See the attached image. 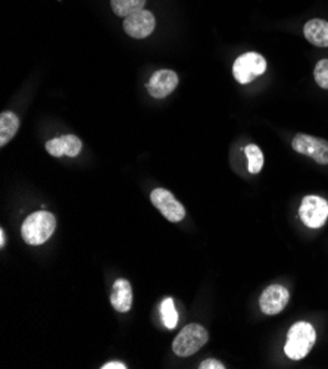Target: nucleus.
<instances>
[{"label": "nucleus", "instance_id": "f257e3e1", "mask_svg": "<svg viewBox=\"0 0 328 369\" xmlns=\"http://www.w3.org/2000/svg\"><path fill=\"white\" fill-rule=\"evenodd\" d=\"M56 230V218L53 213L40 211L31 213L21 227L23 239L27 244L40 246L44 244Z\"/></svg>", "mask_w": 328, "mask_h": 369}, {"label": "nucleus", "instance_id": "f03ea898", "mask_svg": "<svg viewBox=\"0 0 328 369\" xmlns=\"http://www.w3.org/2000/svg\"><path fill=\"white\" fill-rule=\"evenodd\" d=\"M317 342V331L309 323H296L291 325L287 332V343L284 351L289 359L301 361L308 356V354Z\"/></svg>", "mask_w": 328, "mask_h": 369}, {"label": "nucleus", "instance_id": "7ed1b4c3", "mask_svg": "<svg viewBox=\"0 0 328 369\" xmlns=\"http://www.w3.org/2000/svg\"><path fill=\"white\" fill-rule=\"evenodd\" d=\"M209 334L208 331L199 324H189L186 325L172 342L174 354L179 358L191 356L208 343Z\"/></svg>", "mask_w": 328, "mask_h": 369}, {"label": "nucleus", "instance_id": "20e7f679", "mask_svg": "<svg viewBox=\"0 0 328 369\" xmlns=\"http://www.w3.org/2000/svg\"><path fill=\"white\" fill-rule=\"evenodd\" d=\"M265 71L267 61L256 52H248L239 56L233 65V75L240 84H249Z\"/></svg>", "mask_w": 328, "mask_h": 369}, {"label": "nucleus", "instance_id": "39448f33", "mask_svg": "<svg viewBox=\"0 0 328 369\" xmlns=\"http://www.w3.org/2000/svg\"><path fill=\"white\" fill-rule=\"evenodd\" d=\"M299 216L302 223L309 228H321L328 220V204L327 200L320 196H306L303 197Z\"/></svg>", "mask_w": 328, "mask_h": 369}, {"label": "nucleus", "instance_id": "423d86ee", "mask_svg": "<svg viewBox=\"0 0 328 369\" xmlns=\"http://www.w3.org/2000/svg\"><path fill=\"white\" fill-rule=\"evenodd\" d=\"M293 149L298 154L313 158L320 165H328V142L308 136V134H298L291 142Z\"/></svg>", "mask_w": 328, "mask_h": 369}, {"label": "nucleus", "instance_id": "0eeeda50", "mask_svg": "<svg viewBox=\"0 0 328 369\" xmlns=\"http://www.w3.org/2000/svg\"><path fill=\"white\" fill-rule=\"evenodd\" d=\"M153 206L171 223H179L184 220L186 209L174 197V194L165 189H156L151 193Z\"/></svg>", "mask_w": 328, "mask_h": 369}, {"label": "nucleus", "instance_id": "6e6552de", "mask_svg": "<svg viewBox=\"0 0 328 369\" xmlns=\"http://www.w3.org/2000/svg\"><path fill=\"white\" fill-rule=\"evenodd\" d=\"M290 300V293L284 286L280 284H272L268 286L260 294L259 306L265 315H278L284 311Z\"/></svg>", "mask_w": 328, "mask_h": 369}, {"label": "nucleus", "instance_id": "1a4fd4ad", "mask_svg": "<svg viewBox=\"0 0 328 369\" xmlns=\"http://www.w3.org/2000/svg\"><path fill=\"white\" fill-rule=\"evenodd\" d=\"M156 21L151 11H139L124 20V31L133 39L149 37L155 30Z\"/></svg>", "mask_w": 328, "mask_h": 369}, {"label": "nucleus", "instance_id": "9d476101", "mask_svg": "<svg viewBox=\"0 0 328 369\" xmlns=\"http://www.w3.org/2000/svg\"><path fill=\"white\" fill-rule=\"evenodd\" d=\"M178 84V75L171 70H159L156 71L151 80L147 81L146 89L149 94L155 99H163L170 96Z\"/></svg>", "mask_w": 328, "mask_h": 369}, {"label": "nucleus", "instance_id": "9b49d317", "mask_svg": "<svg viewBox=\"0 0 328 369\" xmlns=\"http://www.w3.org/2000/svg\"><path fill=\"white\" fill-rule=\"evenodd\" d=\"M81 149H83V142H81L77 136H72V134L52 139L46 143V150L55 158H61V156L75 158L80 155Z\"/></svg>", "mask_w": 328, "mask_h": 369}, {"label": "nucleus", "instance_id": "f8f14e48", "mask_svg": "<svg viewBox=\"0 0 328 369\" xmlns=\"http://www.w3.org/2000/svg\"><path fill=\"white\" fill-rule=\"evenodd\" d=\"M111 305L115 311L121 313H125L131 309V305H133V289H131V284L127 280L120 278L113 282Z\"/></svg>", "mask_w": 328, "mask_h": 369}, {"label": "nucleus", "instance_id": "ddd939ff", "mask_svg": "<svg viewBox=\"0 0 328 369\" xmlns=\"http://www.w3.org/2000/svg\"><path fill=\"white\" fill-rule=\"evenodd\" d=\"M303 35L309 43L318 47H328V23L310 20L303 27Z\"/></svg>", "mask_w": 328, "mask_h": 369}, {"label": "nucleus", "instance_id": "4468645a", "mask_svg": "<svg viewBox=\"0 0 328 369\" xmlns=\"http://www.w3.org/2000/svg\"><path fill=\"white\" fill-rule=\"evenodd\" d=\"M20 124V118L13 112H2V115H0V146L5 147L15 137Z\"/></svg>", "mask_w": 328, "mask_h": 369}, {"label": "nucleus", "instance_id": "2eb2a0df", "mask_svg": "<svg viewBox=\"0 0 328 369\" xmlns=\"http://www.w3.org/2000/svg\"><path fill=\"white\" fill-rule=\"evenodd\" d=\"M146 0H111L112 11L122 18L133 15L139 11H143Z\"/></svg>", "mask_w": 328, "mask_h": 369}, {"label": "nucleus", "instance_id": "dca6fc26", "mask_svg": "<svg viewBox=\"0 0 328 369\" xmlns=\"http://www.w3.org/2000/svg\"><path fill=\"white\" fill-rule=\"evenodd\" d=\"M244 155L249 161L248 170L251 174H259L264 166V154L256 144H248L244 147Z\"/></svg>", "mask_w": 328, "mask_h": 369}, {"label": "nucleus", "instance_id": "f3484780", "mask_svg": "<svg viewBox=\"0 0 328 369\" xmlns=\"http://www.w3.org/2000/svg\"><path fill=\"white\" fill-rule=\"evenodd\" d=\"M160 315H162V321L163 325H165L168 330H174L178 324V313L174 306V300L171 297L165 299L160 304Z\"/></svg>", "mask_w": 328, "mask_h": 369}, {"label": "nucleus", "instance_id": "a211bd4d", "mask_svg": "<svg viewBox=\"0 0 328 369\" xmlns=\"http://www.w3.org/2000/svg\"><path fill=\"white\" fill-rule=\"evenodd\" d=\"M314 78L321 89L328 90V59H322L315 65Z\"/></svg>", "mask_w": 328, "mask_h": 369}, {"label": "nucleus", "instance_id": "6ab92c4d", "mask_svg": "<svg viewBox=\"0 0 328 369\" xmlns=\"http://www.w3.org/2000/svg\"><path fill=\"white\" fill-rule=\"evenodd\" d=\"M224 363L217 359H206L199 365V369H224Z\"/></svg>", "mask_w": 328, "mask_h": 369}, {"label": "nucleus", "instance_id": "aec40b11", "mask_svg": "<svg viewBox=\"0 0 328 369\" xmlns=\"http://www.w3.org/2000/svg\"><path fill=\"white\" fill-rule=\"evenodd\" d=\"M102 369H127V366L121 362H108L102 366Z\"/></svg>", "mask_w": 328, "mask_h": 369}, {"label": "nucleus", "instance_id": "412c9836", "mask_svg": "<svg viewBox=\"0 0 328 369\" xmlns=\"http://www.w3.org/2000/svg\"><path fill=\"white\" fill-rule=\"evenodd\" d=\"M5 242H6V236H5V231L2 228V230H0V247H5Z\"/></svg>", "mask_w": 328, "mask_h": 369}]
</instances>
